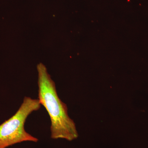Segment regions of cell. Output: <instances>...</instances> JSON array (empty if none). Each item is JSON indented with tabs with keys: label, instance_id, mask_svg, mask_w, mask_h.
<instances>
[{
	"label": "cell",
	"instance_id": "1",
	"mask_svg": "<svg viewBox=\"0 0 148 148\" xmlns=\"http://www.w3.org/2000/svg\"><path fill=\"white\" fill-rule=\"evenodd\" d=\"M38 99L49 114L51 121V138L72 140L78 136L75 123L69 117L68 108L58 97L55 83L42 63L37 66Z\"/></svg>",
	"mask_w": 148,
	"mask_h": 148
},
{
	"label": "cell",
	"instance_id": "2",
	"mask_svg": "<svg viewBox=\"0 0 148 148\" xmlns=\"http://www.w3.org/2000/svg\"><path fill=\"white\" fill-rule=\"evenodd\" d=\"M41 106L38 99L24 97L16 113L0 125V148H7L23 142L38 141V138L25 130L24 125L28 117L39 110Z\"/></svg>",
	"mask_w": 148,
	"mask_h": 148
}]
</instances>
